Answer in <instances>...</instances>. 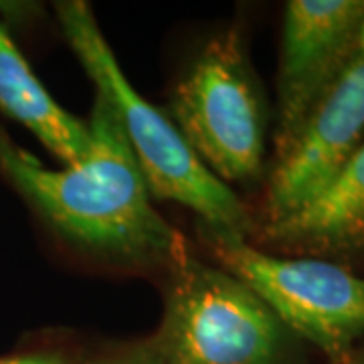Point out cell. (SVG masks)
I'll use <instances>...</instances> for the list:
<instances>
[{"label": "cell", "instance_id": "30bf717a", "mask_svg": "<svg viewBox=\"0 0 364 364\" xmlns=\"http://www.w3.org/2000/svg\"><path fill=\"white\" fill-rule=\"evenodd\" d=\"M81 364H166L156 348L152 346L150 338L138 340L134 344H126L114 350H107L87 363Z\"/></svg>", "mask_w": 364, "mask_h": 364}, {"label": "cell", "instance_id": "7c38bea8", "mask_svg": "<svg viewBox=\"0 0 364 364\" xmlns=\"http://www.w3.org/2000/svg\"><path fill=\"white\" fill-rule=\"evenodd\" d=\"M340 364H364V350L363 352H352L350 356L344 360V363H340Z\"/></svg>", "mask_w": 364, "mask_h": 364}, {"label": "cell", "instance_id": "52a82bcc", "mask_svg": "<svg viewBox=\"0 0 364 364\" xmlns=\"http://www.w3.org/2000/svg\"><path fill=\"white\" fill-rule=\"evenodd\" d=\"M364 144V49L308 117L286 156L273 162L263 225L277 223L322 193Z\"/></svg>", "mask_w": 364, "mask_h": 364}, {"label": "cell", "instance_id": "277c9868", "mask_svg": "<svg viewBox=\"0 0 364 364\" xmlns=\"http://www.w3.org/2000/svg\"><path fill=\"white\" fill-rule=\"evenodd\" d=\"M168 116L198 160L223 184L263 174L267 105L237 26L215 35L172 87Z\"/></svg>", "mask_w": 364, "mask_h": 364}, {"label": "cell", "instance_id": "3957f363", "mask_svg": "<svg viewBox=\"0 0 364 364\" xmlns=\"http://www.w3.org/2000/svg\"><path fill=\"white\" fill-rule=\"evenodd\" d=\"M152 346L166 364H298L301 340L241 279L188 249L170 265Z\"/></svg>", "mask_w": 364, "mask_h": 364}, {"label": "cell", "instance_id": "9c48e42d", "mask_svg": "<svg viewBox=\"0 0 364 364\" xmlns=\"http://www.w3.org/2000/svg\"><path fill=\"white\" fill-rule=\"evenodd\" d=\"M0 112L13 117L51 154L73 166L91 146L87 122L69 114L53 100L0 23Z\"/></svg>", "mask_w": 364, "mask_h": 364}, {"label": "cell", "instance_id": "ba28073f", "mask_svg": "<svg viewBox=\"0 0 364 364\" xmlns=\"http://www.w3.org/2000/svg\"><path fill=\"white\" fill-rule=\"evenodd\" d=\"M261 241L296 257L348 259L364 253V144L322 193L286 219L263 225Z\"/></svg>", "mask_w": 364, "mask_h": 364}, {"label": "cell", "instance_id": "5b68a950", "mask_svg": "<svg viewBox=\"0 0 364 364\" xmlns=\"http://www.w3.org/2000/svg\"><path fill=\"white\" fill-rule=\"evenodd\" d=\"M200 237L217 265L263 299L296 338L332 364L354 352L364 336V279L334 261L273 255L235 237Z\"/></svg>", "mask_w": 364, "mask_h": 364}, {"label": "cell", "instance_id": "8992f818", "mask_svg": "<svg viewBox=\"0 0 364 364\" xmlns=\"http://www.w3.org/2000/svg\"><path fill=\"white\" fill-rule=\"evenodd\" d=\"M364 49V0H289L277 65L275 158L294 146L316 105Z\"/></svg>", "mask_w": 364, "mask_h": 364}, {"label": "cell", "instance_id": "7a4b0ae2", "mask_svg": "<svg viewBox=\"0 0 364 364\" xmlns=\"http://www.w3.org/2000/svg\"><path fill=\"white\" fill-rule=\"evenodd\" d=\"M55 14L97 95L114 109L148 193L193 210L200 221L198 233L247 241L253 233L247 207L198 160L168 114L134 90L90 4L83 0L55 2Z\"/></svg>", "mask_w": 364, "mask_h": 364}, {"label": "cell", "instance_id": "6da1fadb", "mask_svg": "<svg viewBox=\"0 0 364 364\" xmlns=\"http://www.w3.org/2000/svg\"><path fill=\"white\" fill-rule=\"evenodd\" d=\"M87 156L51 170L0 128V170L69 247L126 269H164L186 251L182 235L150 200L117 117L95 97Z\"/></svg>", "mask_w": 364, "mask_h": 364}, {"label": "cell", "instance_id": "8fae6325", "mask_svg": "<svg viewBox=\"0 0 364 364\" xmlns=\"http://www.w3.org/2000/svg\"><path fill=\"white\" fill-rule=\"evenodd\" d=\"M0 364H75L71 356L63 350H53V348H43V350H26L16 352L2 356Z\"/></svg>", "mask_w": 364, "mask_h": 364}]
</instances>
